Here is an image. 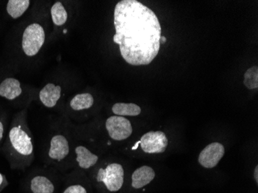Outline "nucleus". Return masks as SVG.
I'll list each match as a JSON object with an SVG mask.
<instances>
[{
  "instance_id": "f257e3e1",
  "label": "nucleus",
  "mask_w": 258,
  "mask_h": 193,
  "mask_svg": "<svg viewBox=\"0 0 258 193\" xmlns=\"http://www.w3.org/2000/svg\"><path fill=\"white\" fill-rule=\"evenodd\" d=\"M115 34L124 61L133 66L149 65L160 50L162 28L157 16L137 0H122L114 13Z\"/></svg>"
},
{
  "instance_id": "f03ea898",
  "label": "nucleus",
  "mask_w": 258,
  "mask_h": 193,
  "mask_svg": "<svg viewBox=\"0 0 258 193\" xmlns=\"http://www.w3.org/2000/svg\"><path fill=\"white\" fill-rule=\"evenodd\" d=\"M5 139L4 151L10 166L13 169H24L31 163L34 152L24 111L16 116Z\"/></svg>"
},
{
  "instance_id": "7ed1b4c3",
  "label": "nucleus",
  "mask_w": 258,
  "mask_h": 193,
  "mask_svg": "<svg viewBox=\"0 0 258 193\" xmlns=\"http://www.w3.org/2000/svg\"><path fill=\"white\" fill-rule=\"evenodd\" d=\"M95 181L109 193H118L124 186V171L122 165L110 163L100 168L95 175Z\"/></svg>"
},
{
  "instance_id": "20e7f679",
  "label": "nucleus",
  "mask_w": 258,
  "mask_h": 193,
  "mask_svg": "<svg viewBox=\"0 0 258 193\" xmlns=\"http://www.w3.org/2000/svg\"><path fill=\"white\" fill-rule=\"evenodd\" d=\"M45 41V32L39 23H31L26 27L22 34L21 48L29 57L36 56Z\"/></svg>"
},
{
  "instance_id": "39448f33",
  "label": "nucleus",
  "mask_w": 258,
  "mask_h": 193,
  "mask_svg": "<svg viewBox=\"0 0 258 193\" xmlns=\"http://www.w3.org/2000/svg\"><path fill=\"white\" fill-rule=\"evenodd\" d=\"M105 128L110 139L117 142L126 140L133 135L131 121L121 116L113 115L105 121Z\"/></svg>"
},
{
  "instance_id": "423d86ee",
  "label": "nucleus",
  "mask_w": 258,
  "mask_h": 193,
  "mask_svg": "<svg viewBox=\"0 0 258 193\" xmlns=\"http://www.w3.org/2000/svg\"><path fill=\"white\" fill-rule=\"evenodd\" d=\"M136 145H140L141 149L146 153H162L167 148L168 139L164 132H149L143 135Z\"/></svg>"
},
{
  "instance_id": "0eeeda50",
  "label": "nucleus",
  "mask_w": 258,
  "mask_h": 193,
  "mask_svg": "<svg viewBox=\"0 0 258 193\" xmlns=\"http://www.w3.org/2000/svg\"><path fill=\"white\" fill-rule=\"evenodd\" d=\"M57 184L48 175L37 174L30 177L27 181V193H57Z\"/></svg>"
},
{
  "instance_id": "6e6552de",
  "label": "nucleus",
  "mask_w": 258,
  "mask_h": 193,
  "mask_svg": "<svg viewBox=\"0 0 258 193\" xmlns=\"http://www.w3.org/2000/svg\"><path fill=\"white\" fill-rule=\"evenodd\" d=\"M225 153V149L222 144L214 142L210 144L199 155V163L206 168H213L218 165Z\"/></svg>"
},
{
  "instance_id": "1a4fd4ad",
  "label": "nucleus",
  "mask_w": 258,
  "mask_h": 193,
  "mask_svg": "<svg viewBox=\"0 0 258 193\" xmlns=\"http://www.w3.org/2000/svg\"><path fill=\"white\" fill-rule=\"evenodd\" d=\"M71 152L68 138L61 134L53 136L50 139L48 157L54 162H61L68 158Z\"/></svg>"
},
{
  "instance_id": "9d476101",
  "label": "nucleus",
  "mask_w": 258,
  "mask_h": 193,
  "mask_svg": "<svg viewBox=\"0 0 258 193\" xmlns=\"http://www.w3.org/2000/svg\"><path fill=\"white\" fill-rule=\"evenodd\" d=\"M23 94L21 83L19 80L8 77L0 82V97L7 101H14L18 99Z\"/></svg>"
},
{
  "instance_id": "9b49d317",
  "label": "nucleus",
  "mask_w": 258,
  "mask_h": 193,
  "mask_svg": "<svg viewBox=\"0 0 258 193\" xmlns=\"http://www.w3.org/2000/svg\"><path fill=\"white\" fill-rule=\"evenodd\" d=\"M156 173L153 168L147 165L138 168L134 171L131 178V186L134 189H140L149 185L154 179Z\"/></svg>"
},
{
  "instance_id": "f8f14e48",
  "label": "nucleus",
  "mask_w": 258,
  "mask_h": 193,
  "mask_svg": "<svg viewBox=\"0 0 258 193\" xmlns=\"http://www.w3.org/2000/svg\"><path fill=\"white\" fill-rule=\"evenodd\" d=\"M77 164L82 169H89L95 166L99 160V157L91 152L85 146H78L75 149Z\"/></svg>"
},
{
  "instance_id": "ddd939ff",
  "label": "nucleus",
  "mask_w": 258,
  "mask_h": 193,
  "mask_svg": "<svg viewBox=\"0 0 258 193\" xmlns=\"http://www.w3.org/2000/svg\"><path fill=\"white\" fill-rule=\"evenodd\" d=\"M60 95H61L60 86L50 83L46 84V86L40 91L39 98L45 107L51 108L56 106L58 100L60 99Z\"/></svg>"
},
{
  "instance_id": "4468645a",
  "label": "nucleus",
  "mask_w": 258,
  "mask_h": 193,
  "mask_svg": "<svg viewBox=\"0 0 258 193\" xmlns=\"http://www.w3.org/2000/svg\"><path fill=\"white\" fill-rule=\"evenodd\" d=\"M30 0H9L7 4V13L12 19L17 20L28 10Z\"/></svg>"
},
{
  "instance_id": "2eb2a0df",
  "label": "nucleus",
  "mask_w": 258,
  "mask_h": 193,
  "mask_svg": "<svg viewBox=\"0 0 258 193\" xmlns=\"http://www.w3.org/2000/svg\"><path fill=\"white\" fill-rule=\"evenodd\" d=\"M113 114L117 116H121V117H125V116H130V117H136L139 115L142 112V109L137 104H133V103H116L113 105L112 108Z\"/></svg>"
},
{
  "instance_id": "dca6fc26",
  "label": "nucleus",
  "mask_w": 258,
  "mask_h": 193,
  "mask_svg": "<svg viewBox=\"0 0 258 193\" xmlns=\"http://www.w3.org/2000/svg\"><path fill=\"white\" fill-rule=\"evenodd\" d=\"M94 104V98L91 94L85 93L75 96L70 102V107L75 111L89 109Z\"/></svg>"
},
{
  "instance_id": "f3484780",
  "label": "nucleus",
  "mask_w": 258,
  "mask_h": 193,
  "mask_svg": "<svg viewBox=\"0 0 258 193\" xmlns=\"http://www.w3.org/2000/svg\"><path fill=\"white\" fill-rule=\"evenodd\" d=\"M51 17L53 23L56 26H63L68 20V13L63 4L56 2L51 8Z\"/></svg>"
},
{
  "instance_id": "a211bd4d",
  "label": "nucleus",
  "mask_w": 258,
  "mask_h": 193,
  "mask_svg": "<svg viewBox=\"0 0 258 193\" xmlns=\"http://www.w3.org/2000/svg\"><path fill=\"white\" fill-rule=\"evenodd\" d=\"M243 84L250 90L258 88V68L256 66L249 68L244 74Z\"/></svg>"
},
{
  "instance_id": "6ab92c4d",
  "label": "nucleus",
  "mask_w": 258,
  "mask_h": 193,
  "mask_svg": "<svg viewBox=\"0 0 258 193\" xmlns=\"http://www.w3.org/2000/svg\"><path fill=\"white\" fill-rule=\"evenodd\" d=\"M61 193H88L86 187L81 185V183L67 182L65 186L62 188Z\"/></svg>"
},
{
  "instance_id": "aec40b11",
  "label": "nucleus",
  "mask_w": 258,
  "mask_h": 193,
  "mask_svg": "<svg viewBox=\"0 0 258 193\" xmlns=\"http://www.w3.org/2000/svg\"><path fill=\"white\" fill-rule=\"evenodd\" d=\"M6 124L4 120L0 117V146L2 145L3 142L5 139Z\"/></svg>"
},
{
  "instance_id": "412c9836",
  "label": "nucleus",
  "mask_w": 258,
  "mask_h": 193,
  "mask_svg": "<svg viewBox=\"0 0 258 193\" xmlns=\"http://www.w3.org/2000/svg\"><path fill=\"white\" fill-rule=\"evenodd\" d=\"M8 185V181L5 175L0 172V191H2Z\"/></svg>"
},
{
  "instance_id": "4be33fe9",
  "label": "nucleus",
  "mask_w": 258,
  "mask_h": 193,
  "mask_svg": "<svg viewBox=\"0 0 258 193\" xmlns=\"http://www.w3.org/2000/svg\"><path fill=\"white\" fill-rule=\"evenodd\" d=\"M257 172H258V166H257V165H256V166L255 167V169H254V178H255V180H256V182H257V181H258Z\"/></svg>"
},
{
  "instance_id": "5701e85b",
  "label": "nucleus",
  "mask_w": 258,
  "mask_h": 193,
  "mask_svg": "<svg viewBox=\"0 0 258 193\" xmlns=\"http://www.w3.org/2000/svg\"><path fill=\"white\" fill-rule=\"evenodd\" d=\"M166 37H164V36H162L160 39V44H165L166 43Z\"/></svg>"
}]
</instances>
